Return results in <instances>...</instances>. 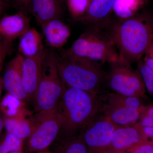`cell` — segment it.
Here are the masks:
<instances>
[{
  "instance_id": "obj_3",
  "label": "cell",
  "mask_w": 153,
  "mask_h": 153,
  "mask_svg": "<svg viewBox=\"0 0 153 153\" xmlns=\"http://www.w3.org/2000/svg\"><path fill=\"white\" fill-rule=\"evenodd\" d=\"M102 65L100 62L68 54L64 50L57 55V69L63 84L97 95L107 86V74Z\"/></svg>"
},
{
  "instance_id": "obj_14",
  "label": "cell",
  "mask_w": 153,
  "mask_h": 153,
  "mask_svg": "<svg viewBox=\"0 0 153 153\" xmlns=\"http://www.w3.org/2000/svg\"><path fill=\"white\" fill-rule=\"evenodd\" d=\"M30 23L29 17L22 12L6 16L0 21V35L11 44L30 30Z\"/></svg>"
},
{
  "instance_id": "obj_25",
  "label": "cell",
  "mask_w": 153,
  "mask_h": 153,
  "mask_svg": "<svg viewBox=\"0 0 153 153\" xmlns=\"http://www.w3.org/2000/svg\"><path fill=\"white\" fill-rule=\"evenodd\" d=\"M127 153H153V143L143 142L132 148Z\"/></svg>"
},
{
  "instance_id": "obj_4",
  "label": "cell",
  "mask_w": 153,
  "mask_h": 153,
  "mask_svg": "<svg viewBox=\"0 0 153 153\" xmlns=\"http://www.w3.org/2000/svg\"><path fill=\"white\" fill-rule=\"evenodd\" d=\"M63 90V83L57 69V55L49 51L44 60L35 97L37 123L57 113Z\"/></svg>"
},
{
  "instance_id": "obj_6",
  "label": "cell",
  "mask_w": 153,
  "mask_h": 153,
  "mask_svg": "<svg viewBox=\"0 0 153 153\" xmlns=\"http://www.w3.org/2000/svg\"><path fill=\"white\" fill-rule=\"evenodd\" d=\"M109 64V71L107 76L108 87L122 95L144 97L146 88L138 70H134L130 63L120 56L117 61Z\"/></svg>"
},
{
  "instance_id": "obj_17",
  "label": "cell",
  "mask_w": 153,
  "mask_h": 153,
  "mask_svg": "<svg viewBox=\"0 0 153 153\" xmlns=\"http://www.w3.org/2000/svg\"><path fill=\"white\" fill-rule=\"evenodd\" d=\"M19 49L24 57L38 55L44 49L40 33L35 28H30L20 37Z\"/></svg>"
},
{
  "instance_id": "obj_20",
  "label": "cell",
  "mask_w": 153,
  "mask_h": 153,
  "mask_svg": "<svg viewBox=\"0 0 153 153\" xmlns=\"http://www.w3.org/2000/svg\"><path fill=\"white\" fill-rule=\"evenodd\" d=\"M140 7L139 0H115L112 11L119 19H127L134 16Z\"/></svg>"
},
{
  "instance_id": "obj_27",
  "label": "cell",
  "mask_w": 153,
  "mask_h": 153,
  "mask_svg": "<svg viewBox=\"0 0 153 153\" xmlns=\"http://www.w3.org/2000/svg\"><path fill=\"white\" fill-rule=\"evenodd\" d=\"M10 44L3 39L0 41V71L1 69L4 59L8 52Z\"/></svg>"
},
{
  "instance_id": "obj_11",
  "label": "cell",
  "mask_w": 153,
  "mask_h": 153,
  "mask_svg": "<svg viewBox=\"0 0 153 153\" xmlns=\"http://www.w3.org/2000/svg\"><path fill=\"white\" fill-rule=\"evenodd\" d=\"M24 57L18 54L9 62L4 76L3 85L9 94L16 99L25 101L29 100L23 85L22 63Z\"/></svg>"
},
{
  "instance_id": "obj_9",
  "label": "cell",
  "mask_w": 153,
  "mask_h": 153,
  "mask_svg": "<svg viewBox=\"0 0 153 153\" xmlns=\"http://www.w3.org/2000/svg\"><path fill=\"white\" fill-rule=\"evenodd\" d=\"M60 120L58 113L48 117L37 123L26 145L30 153H37L48 149L60 132Z\"/></svg>"
},
{
  "instance_id": "obj_5",
  "label": "cell",
  "mask_w": 153,
  "mask_h": 153,
  "mask_svg": "<svg viewBox=\"0 0 153 153\" xmlns=\"http://www.w3.org/2000/svg\"><path fill=\"white\" fill-rule=\"evenodd\" d=\"M64 51L102 63L109 64L119 58L117 48L111 39L103 30L94 27H89L69 49Z\"/></svg>"
},
{
  "instance_id": "obj_24",
  "label": "cell",
  "mask_w": 153,
  "mask_h": 153,
  "mask_svg": "<svg viewBox=\"0 0 153 153\" xmlns=\"http://www.w3.org/2000/svg\"><path fill=\"white\" fill-rule=\"evenodd\" d=\"M135 124L142 127L153 128V105L145 106L138 122Z\"/></svg>"
},
{
  "instance_id": "obj_38",
  "label": "cell",
  "mask_w": 153,
  "mask_h": 153,
  "mask_svg": "<svg viewBox=\"0 0 153 153\" xmlns=\"http://www.w3.org/2000/svg\"><path fill=\"white\" fill-rule=\"evenodd\" d=\"M2 39H3V38H2L1 36V35H0V41Z\"/></svg>"
},
{
  "instance_id": "obj_19",
  "label": "cell",
  "mask_w": 153,
  "mask_h": 153,
  "mask_svg": "<svg viewBox=\"0 0 153 153\" xmlns=\"http://www.w3.org/2000/svg\"><path fill=\"white\" fill-rule=\"evenodd\" d=\"M4 126L7 132L23 140L29 138L33 132L29 123L16 117L4 118Z\"/></svg>"
},
{
  "instance_id": "obj_29",
  "label": "cell",
  "mask_w": 153,
  "mask_h": 153,
  "mask_svg": "<svg viewBox=\"0 0 153 153\" xmlns=\"http://www.w3.org/2000/svg\"><path fill=\"white\" fill-rule=\"evenodd\" d=\"M144 62L153 71V60L145 56L143 60Z\"/></svg>"
},
{
  "instance_id": "obj_10",
  "label": "cell",
  "mask_w": 153,
  "mask_h": 153,
  "mask_svg": "<svg viewBox=\"0 0 153 153\" xmlns=\"http://www.w3.org/2000/svg\"><path fill=\"white\" fill-rule=\"evenodd\" d=\"M49 51L44 49L38 55L24 57L22 63L23 85L29 100L35 102L36 91L41 79L44 60Z\"/></svg>"
},
{
  "instance_id": "obj_32",
  "label": "cell",
  "mask_w": 153,
  "mask_h": 153,
  "mask_svg": "<svg viewBox=\"0 0 153 153\" xmlns=\"http://www.w3.org/2000/svg\"><path fill=\"white\" fill-rule=\"evenodd\" d=\"M3 87H4V85H3L2 77L0 76V98H1V95Z\"/></svg>"
},
{
  "instance_id": "obj_2",
  "label": "cell",
  "mask_w": 153,
  "mask_h": 153,
  "mask_svg": "<svg viewBox=\"0 0 153 153\" xmlns=\"http://www.w3.org/2000/svg\"><path fill=\"white\" fill-rule=\"evenodd\" d=\"M63 84L57 111L61 123L55 140L57 141L65 140L80 134L95 118L99 107L97 95Z\"/></svg>"
},
{
  "instance_id": "obj_22",
  "label": "cell",
  "mask_w": 153,
  "mask_h": 153,
  "mask_svg": "<svg viewBox=\"0 0 153 153\" xmlns=\"http://www.w3.org/2000/svg\"><path fill=\"white\" fill-rule=\"evenodd\" d=\"M69 13L73 19L82 16L87 12L90 0H66Z\"/></svg>"
},
{
  "instance_id": "obj_23",
  "label": "cell",
  "mask_w": 153,
  "mask_h": 153,
  "mask_svg": "<svg viewBox=\"0 0 153 153\" xmlns=\"http://www.w3.org/2000/svg\"><path fill=\"white\" fill-rule=\"evenodd\" d=\"M138 69L143 80L146 89L153 95V71L142 59L138 61Z\"/></svg>"
},
{
  "instance_id": "obj_8",
  "label": "cell",
  "mask_w": 153,
  "mask_h": 153,
  "mask_svg": "<svg viewBox=\"0 0 153 153\" xmlns=\"http://www.w3.org/2000/svg\"><path fill=\"white\" fill-rule=\"evenodd\" d=\"M118 126L104 116L95 118L80 133L88 153H103Z\"/></svg>"
},
{
  "instance_id": "obj_12",
  "label": "cell",
  "mask_w": 153,
  "mask_h": 153,
  "mask_svg": "<svg viewBox=\"0 0 153 153\" xmlns=\"http://www.w3.org/2000/svg\"><path fill=\"white\" fill-rule=\"evenodd\" d=\"M145 141L138 130L133 125L118 126L103 153H127L132 148Z\"/></svg>"
},
{
  "instance_id": "obj_1",
  "label": "cell",
  "mask_w": 153,
  "mask_h": 153,
  "mask_svg": "<svg viewBox=\"0 0 153 153\" xmlns=\"http://www.w3.org/2000/svg\"><path fill=\"white\" fill-rule=\"evenodd\" d=\"M100 28L117 48L120 57L131 63L142 59L153 39V17L147 13L128 19H110Z\"/></svg>"
},
{
  "instance_id": "obj_16",
  "label": "cell",
  "mask_w": 153,
  "mask_h": 153,
  "mask_svg": "<svg viewBox=\"0 0 153 153\" xmlns=\"http://www.w3.org/2000/svg\"><path fill=\"white\" fill-rule=\"evenodd\" d=\"M62 0H32L33 15L40 27L52 19H61L63 13Z\"/></svg>"
},
{
  "instance_id": "obj_7",
  "label": "cell",
  "mask_w": 153,
  "mask_h": 153,
  "mask_svg": "<svg viewBox=\"0 0 153 153\" xmlns=\"http://www.w3.org/2000/svg\"><path fill=\"white\" fill-rule=\"evenodd\" d=\"M140 98L113 92L103 105L104 116L118 126L132 125L139 120L145 106Z\"/></svg>"
},
{
  "instance_id": "obj_13",
  "label": "cell",
  "mask_w": 153,
  "mask_h": 153,
  "mask_svg": "<svg viewBox=\"0 0 153 153\" xmlns=\"http://www.w3.org/2000/svg\"><path fill=\"white\" fill-rule=\"evenodd\" d=\"M115 0H91L85 15L74 19L76 22L89 25V27H100L110 19Z\"/></svg>"
},
{
  "instance_id": "obj_33",
  "label": "cell",
  "mask_w": 153,
  "mask_h": 153,
  "mask_svg": "<svg viewBox=\"0 0 153 153\" xmlns=\"http://www.w3.org/2000/svg\"><path fill=\"white\" fill-rule=\"evenodd\" d=\"M149 0H139L140 5V6L143 5L144 4L147 2Z\"/></svg>"
},
{
  "instance_id": "obj_39",
  "label": "cell",
  "mask_w": 153,
  "mask_h": 153,
  "mask_svg": "<svg viewBox=\"0 0 153 153\" xmlns=\"http://www.w3.org/2000/svg\"><path fill=\"white\" fill-rule=\"evenodd\" d=\"M91 0H90L91 1Z\"/></svg>"
},
{
  "instance_id": "obj_26",
  "label": "cell",
  "mask_w": 153,
  "mask_h": 153,
  "mask_svg": "<svg viewBox=\"0 0 153 153\" xmlns=\"http://www.w3.org/2000/svg\"><path fill=\"white\" fill-rule=\"evenodd\" d=\"M133 125L138 130L145 141L153 143V128L142 127L135 124Z\"/></svg>"
},
{
  "instance_id": "obj_37",
  "label": "cell",
  "mask_w": 153,
  "mask_h": 153,
  "mask_svg": "<svg viewBox=\"0 0 153 153\" xmlns=\"http://www.w3.org/2000/svg\"><path fill=\"white\" fill-rule=\"evenodd\" d=\"M63 3L66 2V0H62Z\"/></svg>"
},
{
  "instance_id": "obj_15",
  "label": "cell",
  "mask_w": 153,
  "mask_h": 153,
  "mask_svg": "<svg viewBox=\"0 0 153 153\" xmlns=\"http://www.w3.org/2000/svg\"><path fill=\"white\" fill-rule=\"evenodd\" d=\"M41 27L47 44L52 48L63 47L71 36L69 26L61 19H52Z\"/></svg>"
},
{
  "instance_id": "obj_36",
  "label": "cell",
  "mask_w": 153,
  "mask_h": 153,
  "mask_svg": "<svg viewBox=\"0 0 153 153\" xmlns=\"http://www.w3.org/2000/svg\"><path fill=\"white\" fill-rule=\"evenodd\" d=\"M9 153H24L23 152H10Z\"/></svg>"
},
{
  "instance_id": "obj_30",
  "label": "cell",
  "mask_w": 153,
  "mask_h": 153,
  "mask_svg": "<svg viewBox=\"0 0 153 153\" xmlns=\"http://www.w3.org/2000/svg\"><path fill=\"white\" fill-rule=\"evenodd\" d=\"M17 1L21 5L23 6L24 7L27 8L30 7V6L31 7L32 0H17Z\"/></svg>"
},
{
  "instance_id": "obj_21",
  "label": "cell",
  "mask_w": 153,
  "mask_h": 153,
  "mask_svg": "<svg viewBox=\"0 0 153 153\" xmlns=\"http://www.w3.org/2000/svg\"><path fill=\"white\" fill-rule=\"evenodd\" d=\"M23 140L8 133L0 139V153H9L14 152H22Z\"/></svg>"
},
{
  "instance_id": "obj_31",
  "label": "cell",
  "mask_w": 153,
  "mask_h": 153,
  "mask_svg": "<svg viewBox=\"0 0 153 153\" xmlns=\"http://www.w3.org/2000/svg\"><path fill=\"white\" fill-rule=\"evenodd\" d=\"M4 117L3 116V115L0 113V137H1V134L4 128Z\"/></svg>"
},
{
  "instance_id": "obj_28",
  "label": "cell",
  "mask_w": 153,
  "mask_h": 153,
  "mask_svg": "<svg viewBox=\"0 0 153 153\" xmlns=\"http://www.w3.org/2000/svg\"><path fill=\"white\" fill-rule=\"evenodd\" d=\"M145 56L153 60V39L145 52Z\"/></svg>"
},
{
  "instance_id": "obj_18",
  "label": "cell",
  "mask_w": 153,
  "mask_h": 153,
  "mask_svg": "<svg viewBox=\"0 0 153 153\" xmlns=\"http://www.w3.org/2000/svg\"><path fill=\"white\" fill-rule=\"evenodd\" d=\"M51 146L53 153H88L80 133L65 140H55Z\"/></svg>"
},
{
  "instance_id": "obj_34",
  "label": "cell",
  "mask_w": 153,
  "mask_h": 153,
  "mask_svg": "<svg viewBox=\"0 0 153 153\" xmlns=\"http://www.w3.org/2000/svg\"><path fill=\"white\" fill-rule=\"evenodd\" d=\"M37 153H53L52 152L51 150H49V149L46 150H44L42 151V152H38Z\"/></svg>"
},
{
  "instance_id": "obj_35",
  "label": "cell",
  "mask_w": 153,
  "mask_h": 153,
  "mask_svg": "<svg viewBox=\"0 0 153 153\" xmlns=\"http://www.w3.org/2000/svg\"><path fill=\"white\" fill-rule=\"evenodd\" d=\"M3 9V3L2 0H0V15Z\"/></svg>"
}]
</instances>
